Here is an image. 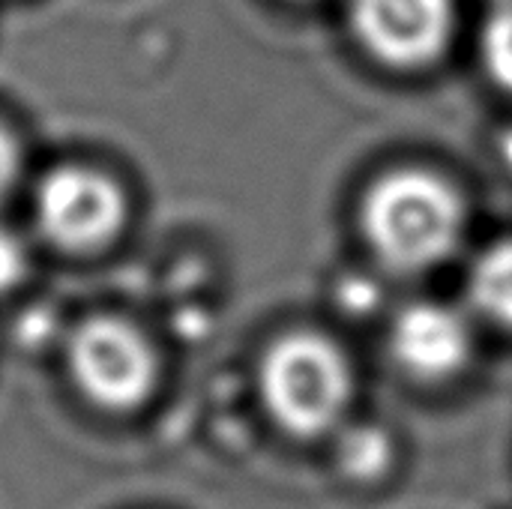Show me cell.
Instances as JSON below:
<instances>
[{"instance_id": "obj_1", "label": "cell", "mask_w": 512, "mask_h": 509, "mask_svg": "<svg viewBox=\"0 0 512 509\" xmlns=\"http://www.w3.org/2000/svg\"><path fill=\"white\" fill-rule=\"evenodd\" d=\"M363 219L375 252L405 273L444 261L462 234V204L456 192L423 171L384 177L372 189Z\"/></svg>"}, {"instance_id": "obj_2", "label": "cell", "mask_w": 512, "mask_h": 509, "mask_svg": "<svg viewBox=\"0 0 512 509\" xmlns=\"http://www.w3.org/2000/svg\"><path fill=\"white\" fill-rule=\"evenodd\" d=\"M261 387L279 426L294 435H318L342 417L351 372L327 339L288 336L267 354Z\"/></svg>"}, {"instance_id": "obj_3", "label": "cell", "mask_w": 512, "mask_h": 509, "mask_svg": "<svg viewBox=\"0 0 512 509\" xmlns=\"http://www.w3.org/2000/svg\"><path fill=\"white\" fill-rule=\"evenodd\" d=\"M357 42L384 66L423 69L444 57L456 30L453 0H348Z\"/></svg>"}, {"instance_id": "obj_4", "label": "cell", "mask_w": 512, "mask_h": 509, "mask_svg": "<svg viewBox=\"0 0 512 509\" xmlns=\"http://www.w3.org/2000/svg\"><path fill=\"white\" fill-rule=\"evenodd\" d=\"M69 360L81 390L105 408L138 405L156 375L144 339L114 318L84 321L69 342Z\"/></svg>"}, {"instance_id": "obj_5", "label": "cell", "mask_w": 512, "mask_h": 509, "mask_svg": "<svg viewBox=\"0 0 512 509\" xmlns=\"http://www.w3.org/2000/svg\"><path fill=\"white\" fill-rule=\"evenodd\" d=\"M39 225L63 249L102 246L123 219L120 192L99 174L81 168L54 171L36 198Z\"/></svg>"}, {"instance_id": "obj_6", "label": "cell", "mask_w": 512, "mask_h": 509, "mask_svg": "<svg viewBox=\"0 0 512 509\" xmlns=\"http://www.w3.org/2000/svg\"><path fill=\"white\" fill-rule=\"evenodd\" d=\"M393 354L417 378L453 375L471 351L465 321L441 306H411L393 324Z\"/></svg>"}, {"instance_id": "obj_7", "label": "cell", "mask_w": 512, "mask_h": 509, "mask_svg": "<svg viewBox=\"0 0 512 509\" xmlns=\"http://www.w3.org/2000/svg\"><path fill=\"white\" fill-rule=\"evenodd\" d=\"M471 294L480 312L512 327V243H498L480 258L471 276Z\"/></svg>"}, {"instance_id": "obj_8", "label": "cell", "mask_w": 512, "mask_h": 509, "mask_svg": "<svg viewBox=\"0 0 512 509\" xmlns=\"http://www.w3.org/2000/svg\"><path fill=\"white\" fill-rule=\"evenodd\" d=\"M339 462H342V468H345L348 477L372 480L390 462V441L378 429H369V426L354 429L339 444Z\"/></svg>"}, {"instance_id": "obj_9", "label": "cell", "mask_w": 512, "mask_h": 509, "mask_svg": "<svg viewBox=\"0 0 512 509\" xmlns=\"http://www.w3.org/2000/svg\"><path fill=\"white\" fill-rule=\"evenodd\" d=\"M483 63L492 81L512 93V0H501L483 27Z\"/></svg>"}, {"instance_id": "obj_10", "label": "cell", "mask_w": 512, "mask_h": 509, "mask_svg": "<svg viewBox=\"0 0 512 509\" xmlns=\"http://www.w3.org/2000/svg\"><path fill=\"white\" fill-rule=\"evenodd\" d=\"M24 267H27V258H24L21 243L12 234L0 231V294L21 282Z\"/></svg>"}, {"instance_id": "obj_11", "label": "cell", "mask_w": 512, "mask_h": 509, "mask_svg": "<svg viewBox=\"0 0 512 509\" xmlns=\"http://www.w3.org/2000/svg\"><path fill=\"white\" fill-rule=\"evenodd\" d=\"M15 168H18V156H15V144L12 138L0 129V198L6 195V189L15 180Z\"/></svg>"}, {"instance_id": "obj_12", "label": "cell", "mask_w": 512, "mask_h": 509, "mask_svg": "<svg viewBox=\"0 0 512 509\" xmlns=\"http://www.w3.org/2000/svg\"><path fill=\"white\" fill-rule=\"evenodd\" d=\"M342 300L348 303V309L360 312V309H366L369 303H375V288L357 279V282H351L348 288H342Z\"/></svg>"}, {"instance_id": "obj_13", "label": "cell", "mask_w": 512, "mask_h": 509, "mask_svg": "<svg viewBox=\"0 0 512 509\" xmlns=\"http://www.w3.org/2000/svg\"><path fill=\"white\" fill-rule=\"evenodd\" d=\"M501 156H504V162L512 168V129L504 135V144H501Z\"/></svg>"}, {"instance_id": "obj_14", "label": "cell", "mask_w": 512, "mask_h": 509, "mask_svg": "<svg viewBox=\"0 0 512 509\" xmlns=\"http://www.w3.org/2000/svg\"><path fill=\"white\" fill-rule=\"evenodd\" d=\"M291 3H312V0H291Z\"/></svg>"}, {"instance_id": "obj_15", "label": "cell", "mask_w": 512, "mask_h": 509, "mask_svg": "<svg viewBox=\"0 0 512 509\" xmlns=\"http://www.w3.org/2000/svg\"><path fill=\"white\" fill-rule=\"evenodd\" d=\"M498 3H501V0H498Z\"/></svg>"}]
</instances>
